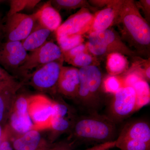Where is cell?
<instances>
[{
    "label": "cell",
    "instance_id": "6da1fadb",
    "mask_svg": "<svg viewBox=\"0 0 150 150\" xmlns=\"http://www.w3.org/2000/svg\"><path fill=\"white\" fill-rule=\"evenodd\" d=\"M114 24L121 25L123 36L138 52L143 54L149 49L150 26L134 1L122 0Z\"/></svg>",
    "mask_w": 150,
    "mask_h": 150
},
{
    "label": "cell",
    "instance_id": "7a4b0ae2",
    "mask_svg": "<svg viewBox=\"0 0 150 150\" xmlns=\"http://www.w3.org/2000/svg\"><path fill=\"white\" fill-rule=\"evenodd\" d=\"M116 123L108 115L99 113L88 114L73 123L72 135L76 140L98 144L116 140Z\"/></svg>",
    "mask_w": 150,
    "mask_h": 150
},
{
    "label": "cell",
    "instance_id": "3957f363",
    "mask_svg": "<svg viewBox=\"0 0 150 150\" xmlns=\"http://www.w3.org/2000/svg\"><path fill=\"white\" fill-rule=\"evenodd\" d=\"M79 87L76 98L88 114L98 113L104 103L102 75L96 65L79 69Z\"/></svg>",
    "mask_w": 150,
    "mask_h": 150
},
{
    "label": "cell",
    "instance_id": "277c9868",
    "mask_svg": "<svg viewBox=\"0 0 150 150\" xmlns=\"http://www.w3.org/2000/svg\"><path fill=\"white\" fill-rule=\"evenodd\" d=\"M87 46L89 52L95 56H107L118 53L129 57L136 56L122 40V38L112 28L89 33Z\"/></svg>",
    "mask_w": 150,
    "mask_h": 150
},
{
    "label": "cell",
    "instance_id": "5b68a950",
    "mask_svg": "<svg viewBox=\"0 0 150 150\" xmlns=\"http://www.w3.org/2000/svg\"><path fill=\"white\" fill-rule=\"evenodd\" d=\"M137 95L134 88L123 86L114 94L108 116L115 123H120L137 110Z\"/></svg>",
    "mask_w": 150,
    "mask_h": 150
},
{
    "label": "cell",
    "instance_id": "8992f818",
    "mask_svg": "<svg viewBox=\"0 0 150 150\" xmlns=\"http://www.w3.org/2000/svg\"><path fill=\"white\" fill-rule=\"evenodd\" d=\"M64 59L60 47L52 41H47L39 48L28 54L18 70L25 73L54 61Z\"/></svg>",
    "mask_w": 150,
    "mask_h": 150
},
{
    "label": "cell",
    "instance_id": "52a82bcc",
    "mask_svg": "<svg viewBox=\"0 0 150 150\" xmlns=\"http://www.w3.org/2000/svg\"><path fill=\"white\" fill-rule=\"evenodd\" d=\"M28 100V112L33 123V130L50 129L54 114V102L42 95L30 97Z\"/></svg>",
    "mask_w": 150,
    "mask_h": 150
},
{
    "label": "cell",
    "instance_id": "ba28073f",
    "mask_svg": "<svg viewBox=\"0 0 150 150\" xmlns=\"http://www.w3.org/2000/svg\"><path fill=\"white\" fill-rule=\"evenodd\" d=\"M36 23L33 14L20 13L7 17L4 24V35L7 41H22L32 31Z\"/></svg>",
    "mask_w": 150,
    "mask_h": 150
},
{
    "label": "cell",
    "instance_id": "9c48e42d",
    "mask_svg": "<svg viewBox=\"0 0 150 150\" xmlns=\"http://www.w3.org/2000/svg\"><path fill=\"white\" fill-rule=\"evenodd\" d=\"M94 15L88 9L81 8L62 23L56 31V36L82 35L88 33Z\"/></svg>",
    "mask_w": 150,
    "mask_h": 150
},
{
    "label": "cell",
    "instance_id": "30bf717a",
    "mask_svg": "<svg viewBox=\"0 0 150 150\" xmlns=\"http://www.w3.org/2000/svg\"><path fill=\"white\" fill-rule=\"evenodd\" d=\"M64 61V59L54 61L36 69L31 75L32 86L44 90L57 85Z\"/></svg>",
    "mask_w": 150,
    "mask_h": 150
},
{
    "label": "cell",
    "instance_id": "8fae6325",
    "mask_svg": "<svg viewBox=\"0 0 150 150\" xmlns=\"http://www.w3.org/2000/svg\"><path fill=\"white\" fill-rule=\"evenodd\" d=\"M28 55L21 41L0 43V65L9 70L18 69Z\"/></svg>",
    "mask_w": 150,
    "mask_h": 150
},
{
    "label": "cell",
    "instance_id": "7c38bea8",
    "mask_svg": "<svg viewBox=\"0 0 150 150\" xmlns=\"http://www.w3.org/2000/svg\"><path fill=\"white\" fill-rule=\"evenodd\" d=\"M122 3V0L111 1L104 8L96 12L88 33L103 31L110 28L118 17Z\"/></svg>",
    "mask_w": 150,
    "mask_h": 150
},
{
    "label": "cell",
    "instance_id": "4fadbf2b",
    "mask_svg": "<svg viewBox=\"0 0 150 150\" xmlns=\"http://www.w3.org/2000/svg\"><path fill=\"white\" fill-rule=\"evenodd\" d=\"M80 83L79 69L71 67H62L57 85L61 93L65 96L76 98Z\"/></svg>",
    "mask_w": 150,
    "mask_h": 150
},
{
    "label": "cell",
    "instance_id": "5bb4252c",
    "mask_svg": "<svg viewBox=\"0 0 150 150\" xmlns=\"http://www.w3.org/2000/svg\"><path fill=\"white\" fill-rule=\"evenodd\" d=\"M139 140L150 144V126L147 121L136 120L126 123L116 139Z\"/></svg>",
    "mask_w": 150,
    "mask_h": 150
},
{
    "label": "cell",
    "instance_id": "9a60e30c",
    "mask_svg": "<svg viewBox=\"0 0 150 150\" xmlns=\"http://www.w3.org/2000/svg\"><path fill=\"white\" fill-rule=\"evenodd\" d=\"M33 15L38 23L51 32H56L62 24V17L50 1L45 3Z\"/></svg>",
    "mask_w": 150,
    "mask_h": 150
},
{
    "label": "cell",
    "instance_id": "2e32d148",
    "mask_svg": "<svg viewBox=\"0 0 150 150\" xmlns=\"http://www.w3.org/2000/svg\"><path fill=\"white\" fill-rule=\"evenodd\" d=\"M51 33L36 22L28 36L21 41L23 46L27 51H34L46 43Z\"/></svg>",
    "mask_w": 150,
    "mask_h": 150
},
{
    "label": "cell",
    "instance_id": "e0dca14e",
    "mask_svg": "<svg viewBox=\"0 0 150 150\" xmlns=\"http://www.w3.org/2000/svg\"><path fill=\"white\" fill-rule=\"evenodd\" d=\"M41 143V136L37 130H32L23 134L13 142L15 150H36Z\"/></svg>",
    "mask_w": 150,
    "mask_h": 150
},
{
    "label": "cell",
    "instance_id": "ac0fdd59",
    "mask_svg": "<svg viewBox=\"0 0 150 150\" xmlns=\"http://www.w3.org/2000/svg\"><path fill=\"white\" fill-rule=\"evenodd\" d=\"M106 69L109 75L117 76L128 68L129 62L126 56L118 53H112L107 56Z\"/></svg>",
    "mask_w": 150,
    "mask_h": 150
},
{
    "label": "cell",
    "instance_id": "d6986e66",
    "mask_svg": "<svg viewBox=\"0 0 150 150\" xmlns=\"http://www.w3.org/2000/svg\"><path fill=\"white\" fill-rule=\"evenodd\" d=\"M11 126L16 132L24 134L33 130V124L28 112H21L14 110L11 118Z\"/></svg>",
    "mask_w": 150,
    "mask_h": 150
},
{
    "label": "cell",
    "instance_id": "ffe728a7",
    "mask_svg": "<svg viewBox=\"0 0 150 150\" xmlns=\"http://www.w3.org/2000/svg\"><path fill=\"white\" fill-rule=\"evenodd\" d=\"M137 95V110H138L150 102V89L146 81L142 79L138 81L133 87Z\"/></svg>",
    "mask_w": 150,
    "mask_h": 150
},
{
    "label": "cell",
    "instance_id": "44dd1931",
    "mask_svg": "<svg viewBox=\"0 0 150 150\" xmlns=\"http://www.w3.org/2000/svg\"><path fill=\"white\" fill-rule=\"evenodd\" d=\"M51 3L53 7L59 11L61 10L70 11L78 8H86L93 10L88 1L84 0H53Z\"/></svg>",
    "mask_w": 150,
    "mask_h": 150
},
{
    "label": "cell",
    "instance_id": "7402d4cb",
    "mask_svg": "<svg viewBox=\"0 0 150 150\" xmlns=\"http://www.w3.org/2000/svg\"><path fill=\"white\" fill-rule=\"evenodd\" d=\"M59 46L62 52H66L83 43L82 35H64L56 36Z\"/></svg>",
    "mask_w": 150,
    "mask_h": 150
},
{
    "label": "cell",
    "instance_id": "603a6c76",
    "mask_svg": "<svg viewBox=\"0 0 150 150\" xmlns=\"http://www.w3.org/2000/svg\"><path fill=\"white\" fill-rule=\"evenodd\" d=\"M115 147L121 150H150V144L139 140L116 139Z\"/></svg>",
    "mask_w": 150,
    "mask_h": 150
},
{
    "label": "cell",
    "instance_id": "cb8c5ba5",
    "mask_svg": "<svg viewBox=\"0 0 150 150\" xmlns=\"http://www.w3.org/2000/svg\"><path fill=\"white\" fill-rule=\"evenodd\" d=\"M40 1L38 0H12L10 2V9L7 17L20 13L25 9H32Z\"/></svg>",
    "mask_w": 150,
    "mask_h": 150
},
{
    "label": "cell",
    "instance_id": "d4e9b609",
    "mask_svg": "<svg viewBox=\"0 0 150 150\" xmlns=\"http://www.w3.org/2000/svg\"><path fill=\"white\" fill-rule=\"evenodd\" d=\"M103 88L105 92L114 95L123 86V80L118 76L109 75L103 81Z\"/></svg>",
    "mask_w": 150,
    "mask_h": 150
},
{
    "label": "cell",
    "instance_id": "484cf974",
    "mask_svg": "<svg viewBox=\"0 0 150 150\" xmlns=\"http://www.w3.org/2000/svg\"><path fill=\"white\" fill-rule=\"evenodd\" d=\"M94 59L89 51L77 55L67 63L74 67L81 68L88 67L93 64Z\"/></svg>",
    "mask_w": 150,
    "mask_h": 150
},
{
    "label": "cell",
    "instance_id": "4316f807",
    "mask_svg": "<svg viewBox=\"0 0 150 150\" xmlns=\"http://www.w3.org/2000/svg\"><path fill=\"white\" fill-rule=\"evenodd\" d=\"M73 123L74 122H70L67 118L53 116L51 119L50 129L57 134H62L71 128Z\"/></svg>",
    "mask_w": 150,
    "mask_h": 150
},
{
    "label": "cell",
    "instance_id": "83f0119b",
    "mask_svg": "<svg viewBox=\"0 0 150 150\" xmlns=\"http://www.w3.org/2000/svg\"><path fill=\"white\" fill-rule=\"evenodd\" d=\"M19 85L4 90L0 92V122L2 121L4 116L6 102L11 99L16 90L18 88Z\"/></svg>",
    "mask_w": 150,
    "mask_h": 150
},
{
    "label": "cell",
    "instance_id": "f1b7e54d",
    "mask_svg": "<svg viewBox=\"0 0 150 150\" xmlns=\"http://www.w3.org/2000/svg\"><path fill=\"white\" fill-rule=\"evenodd\" d=\"M87 44L82 43L66 52H62L64 61L68 62L77 55L88 51Z\"/></svg>",
    "mask_w": 150,
    "mask_h": 150
},
{
    "label": "cell",
    "instance_id": "f546056e",
    "mask_svg": "<svg viewBox=\"0 0 150 150\" xmlns=\"http://www.w3.org/2000/svg\"><path fill=\"white\" fill-rule=\"evenodd\" d=\"M54 116L67 118L66 115L69 113V108L67 105L58 103H54Z\"/></svg>",
    "mask_w": 150,
    "mask_h": 150
},
{
    "label": "cell",
    "instance_id": "4dcf8cb0",
    "mask_svg": "<svg viewBox=\"0 0 150 150\" xmlns=\"http://www.w3.org/2000/svg\"><path fill=\"white\" fill-rule=\"evenodd\" d=\"M115 147V141L99 144L84 150H109Z\"/></svg>",
    "mask_w": 150,
    "mask_h": 150
},
{
    "label": "cell",
    "instance_id": "1f68e13d",
    "mask_svg": "<svg viewBox=\"0 0 150 150\" xmlns=\"http://www.w3.org/2000/svg\"><path fill=\"white\" fill-rule=\"evenodd\" d=\"M140 6L142 7L143 10L144 11L146 17L147 18H150V0H144V1H139Z\"/></svg>",
    "mask_w": 150,
    "mask_h": 150
},
{
    "label": "cell",
    "instance_id": "d6a6232c",
    "mask_svg": "<svg viewBox=\"0 0 150 150\" xmlns=\"http://www.w3.org/2000/svg\"><path fill=\"white\" fill-rule=\"evenodd\" d=\"M17 84L14 81L0 82V92L13 87Z\"/></svg>",
    "mask_w": 150,
    "mask_h": 150
},
{
    "label": "cell",
    "instance_id": "836d02e7",
    "mask_svg": "<svg viewBox=\"0 0 150 150\" xmlns=\"http://www.w3.org/2000/svg\"><path fill=\"white\" fill-rule=\"evenodd\" d=\"M13 81L12 77L0 67V82Z\"/></svg>",
    "mask_w": 150,
    "mask_h": 150
},
{
    "label": "cell",
    "instance_id": "e575fe53",
    "mask_svg": "<svg viewBox=\"0 0 150 150\" xmlns=\"http://www.w3.org/2000/svg\"><path fill=\"white\" fill-rule=\"evenodd\" d=\"M51 150H71V146L68 143H60L55 145Z\"/></svg>",
    "mask_w": 150,
    "mask_h": 150
},
{
    "label": "cell",
    "instance_id": "d590c367",
    "mask_svg": "<svg viewBox=\"0 0 150 150\" xmlns=\"http://www.w3.org/2000/svg\"><path fill=\"white\" fill-rule=\"evenodd\" d=\"M111 1H89L88 3L90 4L95 6L97 7L106 6L109 4Z\"/></svg>",
    "mask_w": 150,
    "mask_h": 150
},
{
    "label": "cell",
    "instance_id": "8d00e7d4",
    "mask_svg": "<svg viewBox=\"0 0 150 150\" xmlns=\"http://www.w3.org/2000/svg\"><path fill=\"white\" fill-rule=\"evenodd\" d=\"M0 150H13V149L9 142L4 141L0 145Z\"/></svg>",
    "mask_w": 150,
    "mask_h": 150
},
{
    "label": "cell",
    "instance_id": "74e56055",
    "mask_svg": "<svg viewBox=\"0 0 150 150\" xmlns=\"http://www.w3.org/2000/svg\"><path fill=\"white\" fill-rule=\"evenodd\" d=\"M4 35V24L2 22V16L0 13V43H1V40Z\"/></svg>",
    "mask_w": 150,
    "mask_h": 150
},
{
    "label": "cell",
    "instance_id": "f35d334b",
    "mask_svg": "<svg viewBox=\"0 0 150 150\" xmlns=\"http://www.w3.org/2000/svg\"><path fill=\"white\" fill-rule=\"evenodd\" d=\"M36 150H47L46 146L44 144H40Z\"/></svg>",
    "mask_w": 150,
    "mask_h": 150
},
{
    "label": "cell",
    "instance_id": "ab89813d",
    "mask_svg": "<svg viewBox=\"0 0 150 150\" xmlns=\"http://www.w3.org/2000/svg\"><path fill=\"white\" fill-rule=\"evenodd\" d=\"M2 130L1 127L0 126V140L2 139Z\"/></svg>",
    "mask_w": 150,
    "mask_h": 150
},
{
    "label": "cell",
    "instance_id": "60d3db41",
    "mask_svg": "<svg viewBox=\"0 0 150 150\" xmlns=\"http://www.w3.org/2000/svg\"><path fill=\"white\" fill-rule=\"evenodd\" d=\"M4 141V140H3V139H2L0 140V145H1V143Z\"/></svg>",
    "mask_w": 150,
    "mask_h": 150
}]
</instances>
